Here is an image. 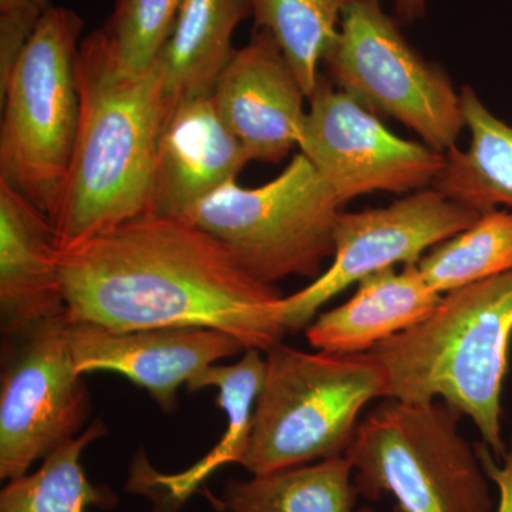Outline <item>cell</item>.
<instances>
[{"label": "cell", "instance_id": "cell-2", "mask_svg": "<svg viewBox=\"0 0 512 512\" xmlns=\"http://www.w3.org/2000/svg\"><path fill=\"white\" fill-rule=\"evenodd\" d=\"M76 77L79 127L52 221L60 251L148 214L173 101L158 63L141 73L124 69L101 29L80 43Z\"/></svg>", "mask_w": 512, "mask_h": 512}, {"label": "cell", "instance_id": "cell-13", "mask_svg": "<svg viewBox=\"0 0 512 512\" xmlns=\"http://www.w3.org/2000/svg\"><path fill=\"white\" fill-rule=\"evenodd\" d=\"M211 96L249 160L279 163L299 147L308 97L271 33L235 50Z\"/></svg>", "mask_w": 512, "mask_h": 512}, {"label": "cell", "instance_id": "cell-11", "mask_svg": "<svg viewBox=\"0 0 512 512\" xmlns=\"http://www.w3.org/2000/svg\"><path fill=\"white\" fill-rule=\"evenodd\" d=\"M299 148L340 204L375 192L433 187L446 157L392 133L379 116L320 74Z\"/></svg>", "mask_w": 512, "mask_h": 512}, {"label": "cell", "instance_id": "cell-27", "mask_svg": "<svg viewBox=\"0 0 512 512\" xmlns=\"http://www.w3.org/2000/svg\"><path fill=\"white\" fill-rule=\"evenodd\" d=\"M430 0H394L397 18L404 23H413L426 15Z\"/></svg>", "mask_w": 512, "mask_h": 512}, {"label": "cell", "instance_id": "cell-1", "mask_svg": "<svg viewBox=\"0 0 512 512\" xmlns=\"http://www.w3.org/2000/svg\"><path fill=\"white\" fill-rule=\"evenodd\" d=\"M60 278L69 323L116 332L217 329L264 353L286 333L284 293L180 218L144 215L60 251Z\"/></svg>", "mask_w": 512, "mask_h": 512}, {"label": "cell", "instance_id": "cell-3", "mask_svg": "<svg viewBox=\"0 0 512 512\" xmlns=\"http://www.w3.org/2000/svg\"><path fill=\"white\" fill-rule=\"evenodd\" d=\"M512 342V269L444 293L419 325L370 350L383 367L387 396L441 400L473 421L483 444L504 457L501 397Z\"/></svg>", "mask_w": 512, "mask_h": 512}, {"label": "cell", "instance_id": "cell-6", "mask_svg": "<svg viewBox=\"0 0 512 512\" xmlns=\"http://www.w3.org/2000/svg\"><path fill=\"white\" fill-rule=\"evenodd\" d=\"M83 19L52 6L0 84V181L50 222L69 171L80 117L76 57Z\"/></svg>", "mask_w": 512, "mask_h": 512}, {"label": "cell", "instance_id": "cell-15", "mask_svg": "<svg viewBox=\"0 0 512 512\" xmlns=\"http://www.w3.org/2000/svg\"><path fill=\"white\" fill-rule=\"evenodd\" d=\"M60 249L42 211L0 181V319L6 339L63 318Z\"/></svg>", "mask_w": 512, "mask_h": 512}, {"label": "cell", "instance_id": "cell-12", "mask_svg": "<svg viewBox=\"0 0 512 512\" xmlns=\"http://www.w3.org/2000/svg\"><path fill=\"white\" fill-rule=\"evenodd\" d=\"M67 338L79 375L119 373L147 390L165 413L177 410L183 384L247 350L228 333L195 326L116 332L67 322Z\"/></svg>", "mask_w": 512, "mask_h": 512}, {"label": "cell", "instance_id": "cell-17", "mask_svg": "<svg viewBox=\"0 0 512 512\" xmlns=\"http://www.w3.org/2000/svg\"><path fill=\"white\" fill-rule=\"evenodd\" d=\"M259 350L247 349L235 365H212L187 383L188 392L214 387L218 406L227 414V430L207 456L177 474L158 473L147 458L138 456L130 478L131 490L141 494L157 493L163 507L175 510L184 503L208 476L225 464H241L252 431V419L258 394L265 377V359Z\"/></svg>", "mask_w": 512, "mask_h": 512}, {"label": "cell", "instance_id": "cell-9", "mask_svg": "<svg viewBox=\"0 0 512 512\" xmlns=\"http://www.w3.org/2000/svg\"><path fill=\"white\" fill-rule=\"evenodd\" d=\"M480 215L434 188L412 192L386 207L340 212L329 268L311 285L282 299L279 316L286 333L308 328L323 305L367 276L417 264Z\"/></svg>", "mask_w": 512, "mask_h": 512}, {"label": "cell", "instance_id": "cell-5", "mask_svg": "<svg viewBox=\"0 0 512 512\" xmlns=\"http://www.w3.org/2000/svg\"><path fill=\"white\" fill-rule=\"evenodd\" d=\"M463 414L441 400L386 397L346 451L359 495L390 494L402 512H495L476 446L460 433Z\"/></svg>", "mask_w": 512, "mask_h": 512}, {"label": "cell", "instance_id": "cell-10", "mask_svg": "<svg viewBox=\"0 0 512 512\" xmlns=\"http://www.w3.org/2000/svg\"><path fill=\"white\" fill-rule=\"evenodd\" d=\"M6 353L0 377V478L10 481L79 436L92 400L74 366L64 316L8 339Z\"/></svg>", "mask_w": 512, "mask_h": 512}, {"label": "cell", "instance_id": "cell-8", "mask_svg": "<svg viewBox=\"0 0 512 512\" xmlns=\"http://www.w3.org/2000/svg\"><path fill=\"white\" fill-rule=\"evenodd\" d=\"M325 63L336 87L377 116L399 121L441 154L457 146L466 128L460 92L407 42L380 0L346 9Z\"/></svg>", "mask_w": 512, "mask_h": 512}, {"label": "cell", "instance_id": "cell-21", "mask_svg": "<svg viewBox=\"0 0 512 512\" xmlns=\"http://www.w3.org/2000/svg\"><path fill=\"white\" fill-rule=\"evenodd\" d=\"M107 433L103 421H93L79 436L43 458L35 473L8 481L0 493V512H87L89 507H116L117 495L107 485H94L80 461L83 451Z\"/></svg>", "mask_w": 512, "mask_h": 512}, {"label": "cell", "instance_id": "cell-16", "mask_svg": "<svg viewBox=\"0 0 512 512\" xmlns=\"http://www.w3.org/2000/svg\"><path fill=\"white\" fill-rule=\"evenodd\" d=\"M441 298L419 265L384 269L362 279L348 301L313 320L306 329V339L320 352L367 353L384 340L419 325Z\"/></svg>", "mask_w": 512, "mask_h": 512}, {"label": "cell", "instance_id": "cell-25", "mask_svg": "<svg viewBox=\"0 0 512 512\" xmlns=\"http://www.w3.org/2000/svg\"><path fill=\"white\" fill-rule=\"evenodd\" d=\"M50 0H0V84L6 82Z\"/></svg>", "mask_w": 512, "mask_h": 512}, {"label": "cell", "instance_id": "cell-7", "mask_svg": "<svg viewBox=\"0 0 512 512\" xmlns=\"http://www.w3.org/2000/svg\"><path fill=\"white\" fill-rule=\"evenodd\" d=\"M343 205L302 153L261 187L222 185L180 220L218 239L252 278L275 285L289 276L316 279L335 251Z\"/></svg>", "mask_w": 512, "mask_h": 512}, {"label": "cell", "instance_id": "cell-24", "mask_svg": "<svg viewBox=\"0 0 512 512\" xmlns=\"http://www.w3.org/2000/svg\"><path fill=\"white\" fill-rule=\"evenodd\" d=\"M184 0H116L103 30L114 55L130 72L141 73L157 62Z\"/></svg>", "mask_w": 512, "mask_h": 512}, {"label": "cell", "instance_id": "cell-19", "mask_svg": "<svg viewBox=\"0 0 512 512\" xmlns=\"http://www.w3.org/2000/svg\"><path fill=\"white\" fill-rule=\"evenodd\" d=\"M464 124L470 134L466 150L444 154L434 190L478 212L512 210V124L485 106L473 87L460 90Z\"/></svg>", "mask_w": 512, "mask_h": 512}, {"label": "cell", "instance_id": "cell-18", "mask_svg": "<svg viewBox=\"0 0 512 512\" xmlns=\"http://www.w3.org/2000/svg\"><path fill=\"white\" fill-rule=\"evenodd\" d=\"M249 15V0H184L157 59L171 99L210 96L234 55L235 29Z\"/></svg>", "mask_w": 512, "mask_h": 512}, {"label": "cell", "instance_id": "cell-20", "mask_svg": "<svg viewBox=\"0 0 512 512\" xmlns=\"http://www.w3.org/2000/svg\"><path fill=\"white\" fill-rule=\"evenodd\" d=\"M357 495L352 464L340 456L231 481L210 500L221 512H353Z\"/></svg>", "mask_w": 512, "mask_h": 512}, {"label": "cell", "instance_id": "cell-23", "mask_svg": "<svg viewBox=\"0 0 512 512\" xmlns=\"http://www.w3.org/2000/svg\"><path fill=\"white\" fill-rule=\"evenodd\" d=\"M417 265L441 295L511 271L512 210L483 212L470 227L430 249Z\"/></svg>", "mask_w": 512, "mask_h": 512}, {"label": "cell", "instance_id": "cell-26", "mask_svg": "<svg viewBox=\"0 0 512 512\" xmlns=\"http://www.w3.org/2000/svg\"><path fill=\"white\" fill-rule=\"evenodd\" d=\"M477 451L483 463L485 474L498 490V504L495 512H512V436L500 463L485 444H478Z\"/></svg>", "mask_w": 512, "mask_h": 512}, {"label": "cell", "instance_id": "cell-22", "mask_svg": "<svg viewBox=\"0 0 512 512\" xmlns=\"http://www.w3.org/2000/svg\"><path fill=\"white\" fill-rule=\"evenodd\" d=\"M256 30H265L281 47L306 97L319 82L339 36L346 9L355 0H249Z\"/></svg>", "mask_w": 512, "mask_h": 512}, {"label": "cell", "instance_id": "cell-4", "mask_svg": "<svg viewBox=\"0 0 512 512\" xmlns=\"http://www.w3.org/2000/svg\"><path fill=\"white\" fill-rule=\"evenodd\" d=\"M265 355L264 382L239 466L256 476L345 456L363 409L387 396L376 357L308 353L282 342Z\"/></svg>", "mask_w": 512, "mask_h": 512}, {"label": "cell", "instance_id": "cell-28", "mask_svg": "<svg viewBox=\"0 0 512 512\" xmlns=\"http://www.w3.org/2000/svg\"><path fill=\"white\" fill-rule=\"evenodd\" d=\"M357 512H377V511L375 510V508H372V507H363V508H360V510Z\"/></svg>", "mask_w": 512, "mask_h": 512}, {"label": "cell", "instance_id": "cell-14", "mask_svg": "<svg viewBox=\"0 0 512 512\" xmlns=\"http://www.w3.org/2000/svg\"><path fill=\"white\" fill-rule=\"evenodd\" d=\"M249 161L211 94L171 101L158 140L147 215L183 217L202 198L237 181Z\"/></svg>", "mask_w": 512, "mask_h": 512}]
</instances>
